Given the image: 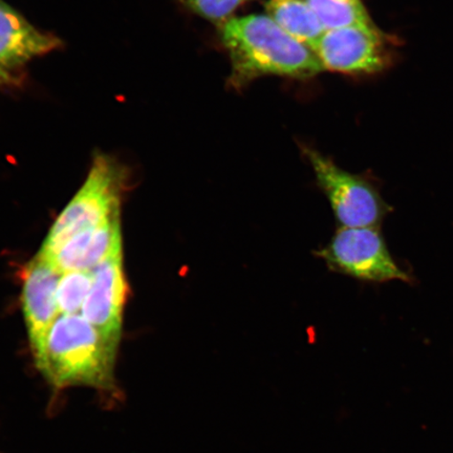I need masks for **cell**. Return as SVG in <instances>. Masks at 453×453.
<instances>
[{
  "mask_svg": "<svg viewBox=\"0 0 453 453\" xmlns=\"http://www.w3.org/2000/svg\"><path fill=\"white\" fill-rule=\"evenodd\" d=\"M265 9L283 31L310 50L326 31L305 0H271Z\"/></svg>",
  "mask_w": 453,
  "mask_h": 453,
  "instance_id": "obj_11",
  "label": "cell"
},
{
  "mask_svg": "<svg viewBox=\"0 0 453 453\" xmlns=\"http://www.w3.org/2000/svg\"><path fill=\"white\" fill-rule=\"evenodd\" d=\"M319 17L322 26L328 30L356 27L376 31L362 0H305Z\"/></svg>",
  "mask_w": 453,
  "mask_h": 453,
  "instance_id": "obj_12",
  "label": "cell"
},
{
  "mask_svg": "<svg viewBox=\"0 0 453 453\" xmlns=\"http://www.w3.org/2000/svg\"><path fill=\"white\" fill-rule=\"evenodd\" d=\"M220 39L230 56L234 88L263 76L308 79L324 71L313 50L268 15L232 17L220 26Z\"/></svg>",
  "mask_w": 453,
  "mask_h": 453,
  "instance_id": "obj_2",
  "label": "cell"
},
{
  "mask_svg": "<svg viewBox=\"0 0 453 453\" xmlns=\"http://www.w3.org/2000/svg\"><path fill=\"white\" fill-rule=\"evenodd\" d=\"M62 273L44 255L38 253L24 270L22 309L32 352L42 347L60 311L57 303Z\"/></svg>",
  "mask_w": 453,
  "mask_h": 453,
  "instance_id": "obj_8",
  "label": "cell"
},
{
  "mask_svg": "<svg viewBox=\"0 0 453 453\" xmlns=\"http://www.w3.org/2000/svg\"><path fill=\"white\" fill-rule=\"evenodd\" d=\"M313 50L322 69L364 75L380 72L388 64L383 34L356 27L326 31Z\"/></svg>",
  "mask_w": 453,
  "mask_h": 453,
  "instance_id": "obj_6",
  "label": "cell"
},
{
  "mask_svg": "<svg viewBox=\"0 0 453 453\" xmlns=\"http://www.w3.org/2000/svg\"><path fill=\"white\" fill-rule=\"evenodd\" d=\"M118 347L83 316L59 315L33 356L37 370L56 390L81 387L116 395Z\"/></svg>",
  "mask_w": 453,
  "mask_h": 453,
  "instance_id": "obj_1",
  "label": "cell"
},
{
  "mask_svg": "<svg viewBox=\"0 0 453 453\" xmlns=\"http://www.w3.org/2000/svg\"><path fill=\"white\" fill-rule=\"evenodd\" d=\"M128 180V170L121 162L104 152H95L81 188L55 220L39 253L52 257L81 232L120 215Z\"/></svg>",
  "mask_w": 453,
  "mask_h": 453,
  "instance_id": "obj_3",
  "label": "cell"
},
{
  "mask_svg": "<svg viewBox=\"0 0 453 453\" xmlns=\"http://www.w3.org/2000/svg\"><path fill=\"white\" fill-rule=\"evenodd\" d=\"M180 2L192 13L222 26L232 19V15L246 0H180Z\"/></svg>",
  "mask_w": 453,
  "mask_h": 453,
  "instance_id": "obj_14",
  "label": "cell"
},
{
  "mask_svg": "<svg viewBox=\"0 0 453 453\" xmlns=\"http://www.w3.org/2000/svg\"><path fill=\"white\" fill-rule=\"evenodd\" d=\"M303 151L330 202L339 228H378L388 207L375 187L315 150L303 147Z\"/></svg>",
  "mask_w": 453,
  "mask_h": 453,
  "instance_id": "obj_4",
  "label": "cell"
},
{
  "mask_svg": "<svg viewBox=\"0 0 453 453\" xmlns=\"http://www.w3.org/2000/svg\"><path fill=\"white\" fill-rule=\"evenodd\" d=\"M127 297L123 250L119 249L92 270V283L82 308L84 319L106 339L118 345Z\"/></svg>",
  "mask_w": 453,
  "mask_h": 453,
  "instance_id": "obj_7",
  "label": "cell"
},
{
  "mask_svg": "<svg viewBox=\"0 0 453 453\" xmlns=\"http://www.w3.org/2000/svg\"><path fill=\"white\" fill-rule=\"evenodd\" d=\"M122 249L120 215L73 236L54 257H48L62 274L92 271Z\"/></svg>",
  "mask_w": 453,
  "mask_h": 453,
  "instance_id": "obj_10",
  "label": "cell"
},
{
  "mask_svg": "<svg viewBox=\"0 0 453 453\" xmlns=\"http://www.w3.org/2000/svg\"><path fill=\"white\" fill-rule=\"evenodd\" d=\"M19 77L15 73L5 71L0 67V85L16 84Z\"/></svg>",
  "mask_w": 453,
  "mask_h": 453,
  "instance_id": "obj_15",
  "label": "cell"
},
{
  "mask_svg": "<svg viewBox=\"0 0 453 453\" xmlns=\"http://www.w3.org/2000/svg\"><path fill=\"white\" fill-rule=\"evenodd\" d=\"M52 34L43 33L0 0V67L14 73L37 57L61 47Z\"/></svg>",
  "mask_w": 453,
  "mask_h": 453,
  "instance_id": "obj_9",
  "label": "cell"
},
{
  "mask_svg": "<svg viewBox=\"0 0 453 453\" xmlns=\"http://www.w3.org/2000/svg\"><path fill=\"white\" fill-rule=\"evenodd\" d=\"M314 254L331 271L356 280H411L395 264L378 228H339L327 245Z\"/></svg>",
  "mask_w": 453,
  "mask_h": 453,
  "instance_id": "obj_5",
  "label": "cell"
},
{
  "mask_svg": "<svg viewBox=\"0 0 453 453\" xmlns=\"http://www.w3.org/2000/svg\"><path fill=\"white\" fill-rule=\"evenodd\" d=\"M92 271H72L62 274L57 288V303L60 315H76L87 299Z\"/></svg>",
  "mask_w": 453,
  "mask_h": 453,
  "instance_id": "obj_13",
  "label": "cell"
}]
</instances>
